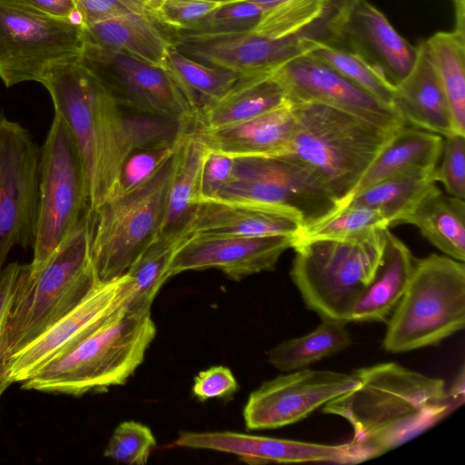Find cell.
<instances>
[{"label": "cell", "instance_id": "cell-34", "mask_svg": "<svg viewBox=\"0 0 465 465\" xmlns=\"http://www.w3.org/2000/svg\"><path fill=\"white\" fill-rule=\"evenodd\" d=\"M308 54L391 106L394 87L355 54L331 45H319Z\"/></svg>", "mask_w": 465, "mask_h": 465}, {"label": "cell", "instance_id": "cell-20", "mask_svg": "<svg viewBox=\"0 0 465 465\" xmlns=\"http://www.w3.org/2000/svg\"><path fill=\"white\" fill-rule=\"evenodd\" d=\"M303 225L293 213L261 204L222 201H201L184 233L204 237H300Z\"/></svg>", "mask_w": 465, "mask_h": 465}, {"label": "cell", "instance_id": "cell-40", "mask_svg": "<svg viewBox=\"0 0 465 465\" xmlns=\"http://www.w3.org/2000/svg\"><path fill=\"white\" fill-rule=\"evenodd\" d=\"M74 3L78 19L83 25L133 15L152 17L161 22L154 9V2L144 0H74Z\"/></svg>", "mask_w": 465, "mask_h": 465}, {"label": "cell", "instance_id": "cell-42", "mask_svg": "<svg viewBox=\"0 0 465 465\" xmlns=\"http://www.w3.org/2000/svg\"><path fill=\"white\" fill-rule=\"evenodd\" d=\"M219 4L203 0H162L154 2L159 20L174 30L193 25Z\"/></svg>", "mask_w": 465, "mask_h": 465}, {"label": "cell", "instance_id": "cell-32", "mask_svg": "<svg viewBox=\"0 0 465 465\" xmlns=\"http://www.w3.org/2000/svg\"><path fill=\"white\" fill-rule=\"evenodd\" d=\"M425 43L450 104L455 131L465 134V35L439 32Z\"/></svg>", "mask_w": 465, "mask_h": 465}, {"label": "cell", "instance_id": "cell-15", "mask_svg": "<svg viewBox=\"0 0 465 465\" xmlns=\"http://www.w3.org/2000/svg\"><path fill=\"white\" fill-rule=\"evenodd\" d=\"M272 74L283 87L290 103L323 104L388 130L407 125L391 106L310 54L285 63Z\"/></svg>", "mask_w": 465, "mask_h": 465}, {"label": "cell", "instance_id": "cell-43", "mask_svg": "<svg viewBox=\"0 0 465 465\" xmlns=\"http://www.w3.org/2000/svg\"><path fill=\"white\" fill-rule=\"evenodd\" d=\"M232 371L224 366H213L200 371L193 380V393L201 401L213 398L230 399L238 391Z\"/></svg>", "mask_w": 465, "mask_h": 465}, {"label": "cell", "instance_id": "cell-23", "mask_svg": "<svg viewBox=\"0 0 465 465\" xmlns=\"http://www.w3.org/2000/svg\"><path fill=\"white\" fill-rule=\"evenodd\" d=\"M84 26L86 42L129 54L151 64L164 66L167 53L174 45L175 30L154 18L124 15Z\"/></svg>", "mask_w": 465, "mask_h": 465}, {"label": "cell", "instance_id": "cell-9", "mask_svg": "<svg viewBox=\"0 0 465 465\" xmlns=\"http://www.w3.org/2000/svg\"><path fill=\"white\" fill-rule=\"evenodd\" d=\"M214 199L284 210L304 229L342 207L309 166L289 154L234 157L232 177Z\"/></svg>", "mask_w": 465, "mask_h": 465}, {"label": "cell", "instance_id": "cell-12", "mask_svg": "<svg viewBox=\"0 0 465 465\" xmlns=\"http://www.w3.org/2000/svg\"><path fill=\"white\" fill-rule=\"evenodd\" d=\"M40 153L30 132L0 114V269L13 248L34 245Z\"/></svg>", "mask_w": 465, "mask_h": 465}, {"label": "cell", "instance_id": "cell-35", "mask_svg": "<svg viewBox=\"0 0 465 465\" xmlns=\"http://www.w3.org/2000/svg\"><path fill=\"white\" fill-rule=\"evenodd\" d=\"M388 227V221L378 210L346 204L329 218L304 229L299 239H352Z\"/></svg>", "mask_w": 465, "mask_h": 465}, {"label": "cell", "instance_id": "cell-4", "mask_svg": "<svg viewBox=\"0 0 465 465\" xmlns=\"http://www.w3.org/2000/svg\"><path fill=\"white\" fill-rule=\"evenodd\" d=\"M156 331L151 312L134 313L124 307L59 351L22 387L80 396L123 385L143 361Z\"/></svg>", "mask_w": 465, "mask_h": 465}, {"label": "cell", "instance_id": "cell-21", "mask_svg": "<svg viewBox=\"0 0 465 465\" xmlns=\"http://www.w3.org/2000/svg\"><path fill=\"white\" fill-rule=\"evenodd\" d=\"M417 48L411 71L394 87L391 107L405 124L443 136L457 134L450 104L425 41Z\"/></svg>", "mask_w": 465, "mask_h": 465}, {"label": "cell", "instance_id": "cell-5", "mask_svg": "<svg viewBox=\"0 0 465 465\" xmlns=\"http://www.w3.org/2000/svg\"><path fill=\"white\" fill-rule=\"evenodd\" d=\"M291 105L294 133L285 154L309 166L343 207L397 130L320 103Z\"/></svg>", "mask_w": 465, "mask_h": 465}, {"label": "cell", "instance_id": "cell-1", "mask_svg": "<svg viewBox=\"0 0 465 465\" xmlns=\"http://www.w3.org/2000/svg\"><path fill=\"white\" fill-rule=\"evenodd\" d=\"M61 60L40 84L75 143L84 175L87 213L114 190L121 169L134 152L172 142L179 126L173 119L144 113L124 114L120 104L79 59Z\"/></svg>", "mask_w": 465, "mask_h": 465}, {"label": "cell", "instance_id": "cell-37", "mask_svg": "<svg viewBox=\"0 0 465 465\" xmlns=\"http://www.w3.org/2000/svg\"><path fill=\"white\" fill-rule=\"evenodd\" d=\"M155 446L156 439L149 427L126 420L115 428L104 454L118 462L144 465Z\"/></svg>", "mask_w": 465, "mask_h": 465}, {"label": "cell", "instance_id": "cell-49", "mask_svg": "<svg viewBox=\"0 0 465 465\" xmlns=\"http://www.w3.org/2000/svg\"><path fill=\"white\" fill-rule=\"evenodd\" d=\"M455 6L465 5V0H453Z\"/></svg>", "mask_w": 465, "mask_h": 465}, {"label": "cell", "instance_id": "cell-44", "mask_svg": "<svg viewBox=\"0 0 465 465\" xmlns=\"http://www.w3.org/2000/svg\"><path fill=\"white\" fill-rule=\"evenodd\" d=\"M233 165L234 157L208 148L202 169L198 203L217 196L219 191L231 179Z\"/></svg>", "mask_w": 465, "mask_h": 465}, {"label": "cell", "instance_id": "cell-30", "mask_svg": "<svg viewBox=\"0 0 465 465\" xmlns=\"http://www.w3.org/2000/svg\"><path fill=\"white\" fill-rule=\"evenodd\" d=\"M164 67L186 98L196 120L203 109L220 99L242 77L230 69L197 62L178 51L174 45L167 53Z\"/></svg>", "mask_w": 465, "mask_h": 465}, {"label": "cell", "instance_id": "cell-18", "mask_svg": "<svg viewBox=\"0 0 465 465\" xmlns=\"http://www.w3.org/2000/svg\"><path fill=\"white\" fill-rule=\"evenodd\" d=\"M174 444L178 447L234 454L241 460L250 464L272 462L355 464L363 461L351 441L342 444H322L225 430L183 431Z\"/></svg>", "mask_w": 465, "mask_h": 465}, {"label": "cell", "instance_id": "cell-51", "mask_svg": "<svg viewBox=\"0 0 465 465\" xmlns=\"http://www.w3.org/2000/svg\"><path fill=\"white\" fill-rule=\"evenodd\" d=\"M144 1L152 2L151 0H144Z\"/></svg>", "mask_w": 465, "mask_h": 465}, {"label": "cell", "instance_id": "cell-33", "mask_svg": "<svg viewBox=\"0 0 465 465\" xmlns=\"http://www.w3.org/2000/svg\"><path fill=\"white\" fill-rule=\"evenodd\" d=\"M434 173L387 177L356 193L346 204L378 210L388 221L389 227L400 224L427 189L436 183Z\"/></svg>", "mask_w": 465, "mask_h": 465}, {"label": "cell", "instance_id": "cell-48", "mask_svg": "<svg viewBox=\"0 0 465 465\" xmlns=\"http://www.w3.org/2000/svg\"><path fill=\"white\" fill-rule=\"evenodd\" d=\"M203 1L216 3V4L221 5V4H225V3H229V2H232V1H235V0H203Z\"/></svg>", "mask_w": 465, "mask_h": 465}, {"label": "cell", "instance_id": "cell-24", "mask_svg": "<svg viewBox=\"0 0 465 465\" xmlns=\"http://www.w3.org/2000/svg\"><path fill=\"white\" fill-rule=\"evenodd\" d=\"M287 103V94L272 73L243 76L199 113L192 130L210 131L238 124Z\"/></svg>", "mask_w": 465, "mask_h": 465}, {"label": "cell", "instance_id": "cell-50", "mask_svg": "<svg viewBox=\"0 0 465 465\" xmlns=\"http://www.w3.org/2000/svg\"><path fill=\"white\" fill-rule=\"evenodd\" d=\"M152 2H157V1H162V0H151Z\"/></svg>", "mask_w": 465, "mask_h": 465}, {"label": "cell", "instance_id": "cell-14", "mask_svg": "<svg viewBox=\"0 0 465 465\" xmlns=\"http://www.w3.org/2000/svg\"><path fill=\"white\" fill-rule=\"evenodd\" d=\"M354 374L301 369L263 382L244 406L247 430H272L307 418L326 403L359 386Z\"/></svg>", "mask_w": 465, "mask_h": 465}, {"label": "cell", "instance_id": "cell-26", "mask_svg": "<svg viewBox=\"0 0 465 465\" xmlns=\"http://www.w3.org/2000/svg\"><path fill=\"white\" fill-rule=\"evenodd\" d=\"M208 147L190 130L176 149V164L162 221L153 240L185 234L200 198L202 169Z\"/></svg>", "mask_w": 465, "mask_h": 465}, {"label": "cell", "instance_id": "cell-2", "mask_svg": "<svg viewBox=\"0 0 465 465\" xmlns=\"http://www.w3.org/2000/svg\"><path fill=\"white\" fill-rule=\"evenodd\" d=\"M359 386L322 406L352 428L351 442L363 461L376 458L430 428L464 401L445 381L396 362L353 371Z\"/></svg>", "mask_w": 465, "mask_h": 465}, {"label": "cell", "instance_id": "cell-46", "mask_svg": "<svg viewBox=\"0 0 465 465\" xmlns=\"http://www.w3.org/2000/svg\"><path fill=\"white\" fill-rule=\"evenodd\" d=\"M35 8L54 17L79 20L74 0H24Z\"/></svg>", "mask_w": 465, "mask_h": 465}, {"label": "cell", "instance_id": "cell-29", "mask_svg": "<svg viewBox=\"0 0 465 465\" xmlns=\"http://www.w3.org/2000/svg\"><path fill=\"white\" fill-rule=\"evenodd\" d=\"M189 235L153 240L134 260L124 274L128 298L125 308L134 313L150 312L152 303L163 283L171 277L173 256Z\"/></svg>", "mask_w": 465, "mask_h": 465}, {"label": "cell", "instance_id": "cell-10", "mask_svg": "<svg viewBox=\"0 0 465 465\" xmlns=\"http://www.w3.org/2000/svg\"><path fill=\"white\" fill-rule=\"evenodd\" d=\"M79 153L63 118L54 114L40 153L39 209L33 269L40 268L87 212Z\"/></svg>", "mask_w": 465, "mask_h": 465}, {"label": "cell", "instance_id": "cell-38", "mask_svg": "<svg viewBox=\"0 0 465 465\" xmlns=\"http://www.w3.org/2000/svg\"><path fill=\"white\" fill-rule=\"evenodd\" d=\"M181 138L175 142L149 146L130 154L121 169L114 192L107 198L127 193L148 181L174 153Z\"/></svg>", "mask_w": 465, "mask_h": 465}, {"label": "cell", "instance_id": "cell-36", "mask_svg": "<svg viewBox=\"0 0 465 465\" xmlns=\"http://www.w3.org/2000/svg\"><path fill=\"white\" fill-rule=\"evenodd\" d=\"M271 5L247 0L219 5L215 9L176 35H222L252 30Z\"/></svg>", "mask_w": 465, "mask_h": 465}, {"label": "cell", "instance_id": "cell-47", "mask_svg": "<svg viewBox=\"0 0 465 465\" xmlns=\"http://www.w3.org/2000/svg\"><path fill=\"white\" fill-rule=\"evenodd\" d=\"M256 4L273 6L283 0H247Z\"/></svg>", "mask_w": 465, "mask_h": 465}, {"label": "cell", "instance_id": "cell-25", "mask_svg": "<svg viewBox=\"0 0 465 465\" xmlns=\"http://www.w3.org/2000/svg\"><path fill=\"white\" fill-rule=\"evenodd\" d=\"M413 265L409 248L387 228L381 260L354 304L350 322H386L407 288Z\"/></svg>", "mask_w": 465, "mask_h": 465}, {"label": "cell", "instance_id": "cell-28", "mask_svg": "<svg viewBox=\"0 0 465 465\" xmlns=\"http://www.w3.org/2000/svg\"><path fill=\"white\" fill-rule=\"evenodd\" d=\"M401 223L415 225L445 255L465 261V203L431 184Z\"/></svg>", "mask_w": 465, "mask_h": 465}, {"label": "cell", "instance_id": "cell-31", "mask_svg": "<svg viewBox=\"0 0 465 465\" xmlns=\"http://www.w3.org/2000/svg\"><path fill=\"white\" fill-rule=\"evenodd\" d=\"M347 322L322 319L313 331L286 340L268 353V361L274 368L289 372L304 369L351 346V338Z\"/></svg>", "mask_w": 465, "mask_h": 465}, {"label": "cell", "instance_id": "cell-13", "mask_svg": "<svg viewBox=\"0 0 465 465\" xmlns=\"http://www.w3.org/2000/svg\"><path fill=\"white\" fill-rule=\"evenodd\" d=\"M78 59L118 104L194 126V112L164 66L86 41Z\"/></svg>", "mask_w": 465, "mask_h": 465}, {"label": "cell", "instance_id": "cell-41", "mask_svg": "<svg viewBox=\"0 0 465 465\" xmlns=\"http://www.w3.org/2000/svg\"><path fill=\"white\" fill-rule=\"evenodd\" d=\"M441 155V164L435 169V181L441 183L450 195L464 200L465 134L445 136Z\"/></svg>", "mask_w": 465, "mask_h": 465}, {"label": "cell", "instance_id": "cell-16", "mask_svg": "<svg viewBox=\"0 0 465 465\" xmlns=\"http://www.w3.org/2000/svg\"><path fill=\"white\" fill-rule=\"evenodd\" d=\"M128 298L127 277L100 282L70 312L9 360V381L23 382L72 341L86 334L124 309Z\"/></svg>", "mask_w": 465, "mask_h": 465}, {"label": "cell", "instance_id": "cell-19", "mask_svg": "<svg viewBox=\"0 0 465 465\" xmlns=\"http://www.w3.org/2000/svg\"><path fill=\"white\" fill-rule=\"evenodd\" d=\"M338 47L358 55L392 87L410 74L418 54L417 46L399 35L367 0H357L351 8Z\"/></svg>", "mask_w": 465, "mask_h": 465}, {"label": "cell", "instance_id": "cell-6", "mask_svg": "<svg viewBox=\"0 0 465 465\" xmlns=\"http://www.w3.org/2000/svg\"><path fill=\"white\" fill-rule=\"evenodd\" d=\"M386 229L352 239H299L291 278L305 305L322 319L350 322L381 260Z\"/></svg>", "mask_w": 465, "mask_h": 465}, {"label": "cell", "instance_id": "cell-45", "mask_svg": "<svg viewBox=\"0 0 465 465\" xmlns=\"http://www.w3.org/2000/svg\"><path fill=\"white\" fill-rule=\"evenodd\" d=\"M18 266L17 262H10L0 269V396L11 385L5 369L3 346Z\"/></svg>", "mask_w": 465, "mask_h": 465}, {"label": "cell", "instance_id": "cell-11", "mask_svg": "<svg viewBox=\"0 0 465 465\" xmlns=\"http://www.w3.org/2000/svg\"><path fill=\"white\" fill-rule=\"evenodd\" d=\"M84 43L79 20L52 16L24 0H0V79L6 87L39 83L54 63L79 57Z\"/></svg>", "mask_w": 465, "mask_h": 465}, {"label": "cell", "instance_id": "cell-3", "mask_svg": "<svg viewBox=\"0 0 465 465\" xmlns=\"http://www.w3.org/2000/svg\"><path fill=\"white\" fill-rule=\"evenodd\" d=\"M99 283L90 259L85 213L40 268L19 263L4 337L6 372L12 356L70 312Z\"/></svg>", "mask_w": 465, "mask_h": 465}, {"label": "cell", "instance_id": "cell-22", "mask_svg": "<svg viewBox=\"0 0 465 465\" xmlns=\"http://www.w3.org/2000/svg\"><path fill=\"white\" fill-rule=\"evenodd\" d=\"M211 150L232 157L287 153L294 133L291 103L243 123L210 131L193 130Z\"/></svg>", "mask_w": 465, "mask_h": 465}, {"label": "cell", "instance_id": "cell-27", "mask_svg": "<svg viewBox=\"0 0 465 465\" xmlns=\"http://www.w3.org/2000/svg\"><path fill=\"white\" fill-rule=\"evenodd\" d=\"M442 148L441 135L404 125L393 134L379 153L361 178L352 195L387 177L433 173Z\"/></svg>", "mask_w": 465, "mask_h": 465}, {"label": "cell", "instance_id": "cell-8", "mask_svg": "<svg viewBox=\"0 0 465 465\" xmlns=\"http://www.w3.org/2000/svg\"><path fill=\"white\" fill-rule=\"evenodd\" d=\"M175 164L176 150L144 183L109 197L93 212H86L90 259L99 282L124 274L153 241Z\"/></svg>", "mask_w": 465, "mask_h": 465}, {"label": "cell", "instance_id": "cell-7", "mask_svg": "<svg viewBox=\"0 0 465 465\" xmlns=\"http://www.w3.org/2000/svg\"><path fill=\"white\" fill-rule=\"evenodd\" d=\"M382 347L392 353L435 346L465 325V266L432 253L414 260L400 302L386 321Z\"/></svg>", "mask_w": 465, "mask_h": 465}, {"label": "cell", "instance_id": "cell-39", "mask_svg": "<svg viewBox=\"0 0 465 465\" xmlns=\"http://www.w3.org/2000/svg\"><path fill=\"white\" fill-rule=\"evenodd\" d=\"M325 0H283L269 8L252 31L268 35L290 34L314 18Z\"/></svg>", "mask_w": 465, "mask_h": 465}, {"label": "cell", "instance_id": "cell-17", "mask_svg": "<svg viewBox=\"0 0 465 465\" xmlns=\"http://www.w3.org/2000/svg\"><path fill=\"white\" fill-rule=\"evenodd\" d=\"M299 237L187 236L177 249L170 276L186 271L218 269L233 281L272 271L281 255L293 247Z\"/></svg>", "mask_w": 465, "mask_h": 465}]
</instances>
